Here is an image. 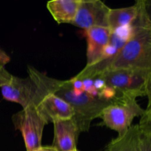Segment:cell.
I'll use <instances>...</instances> for the list:
<instances>
[{
	"label": "cell",
	"mask_w": 151,
	"mask_h": 151,
	"mask_svg": "<svg viewBox=\"0 0 151 151\" xmlns=\"http://www.w3.org/2000/svg\"><path fill=\"white\" fill-rule=\"evenodd\" d=\"M27 73L46 92L55 94L72 106L74 110L72 119L81 133L88 131L91 122L100 117L103 110L113 103L91 97L83 90L74 88L70 80L61 81L50 78L29 65L27 66Z\"/></svg>",
	"instance_id": "6da1fadb"
},
{
	"label": "cell",
	"mask_w": 151,
	"mask_h": 151,
	"mask_svg": "<svg viewBox=\"0 0 151 151\" xmlns=\"http://www.w3.org/2000/svg\"><path fill=\"white\" fill-rule=\"evenodd\" d=\"M132 25V37L118 52L106 70L131 69L151 72V22L145 0H140L139 12Z\"/></svg>",
	"instance_id": "7a4b0ae2"
},
{
	"label": "cell",
	"mask_w": 151,
	"mask_h": 151,
	"mask_svg": "<svg viewBox=\"0 0 151 151\" xmlns=\"http://www.w3.org/2000/svg\"><path fill=\"white\" fill-rule=\"evenodd\" d=\"M144 112L145 109L138 104L136 97L122 95L103 110L100 118L103 125L121 137L131 128L134 118L142 116Z\"/></svg>",
	"instance_id": "3957f363"
},
{
	"label": "cell",
	"mask_w": 151,
	"mask_h": 151,
	"mask_svg": "<svg viewBox=\"0 0 151 151\" xmlns=\"http://www.w3.org/2000/svg\"><path fill=\"white\" fill-rule=\"evenodd\" d=\"M150 75V71L119 69L106 70L96 78H101L106 86L111 87L121 95L137 98L145 96L146 86Z\"/></svg>",
	"instance_id": "277c9868"
},
{
	"label": "cell",
	"mask_w": 151,
	"mask_h": 151,
	"mask_svg": "<svg viewBox=\"0 0 151 151\" xmlns=\"http://www.w3.org/2000/svg\"><path fill=\"white\" fill-rule=\"evenodd\" d=\"M12 121L23 137L27 151L42 146L43 131L49 122L35 106H29L13 114Z\"/></svg>",
	"instance_id": "5b68a950"
},
{
	"label": "cell",
	"mask_w": 151,
	"mask_h": 151,
	"mask_svg": "<svg viewBox=\"0 0 151 151\" xmlns=\"http://www.w3.org/2000/svg\"><path fill=\"white\" fill-rule=\"evenodd\" d=\"M1 91L4 100L19 103L23 109L29 106L36 107L47 94L30 77L21 78L13 75L10 82L1 87Z\"/></svg>",
	"instance_id": "8992f818"
},
{
	"label": "cell",
	"mask_w": 151,
	"mask_h": 151,
	"mask_svg": "<svg viewBox=\"0 0 151 151\" xmlns=\"http://www.w3.org/2000/svg\"><path fill=\"white\" fill-rule=\"evenodd\" d=\"M111 8L100 0H81L78 13L72 25L85 30L94 27L108 26Z\"/></svg>",
	"instance_id": "52a82bcc"
},
{
	"label": "cell",
	"mask_w": 151,
	"mask_h": 151,
	"mask_svg": "<svg viewBox=\"0 0 151 151\" xmlns=\"http://www.w3.org/2000/svg\"><path fill=\"white\" fill-rule=\"evenodd\" d=\"M86 33L87 49L85 67H89L97 63L102 58L109 43L111 30L109 27H94L86 29Z\"/></svg>",
	"instance_id": "ba28073f"
},
{
	"label": "cell",
	"mask_w": 151,
	"mask_h": 151,
	"mask_svg": "<svg viewBox=\"0 0 151 151\" xmlns=\"http://www.w3.org/2000/svg\"><path fill=\"white\" fill-rule=\"evenodd\" d=\"M52 123L54 125V139L52 146L57 151L77 150V142L81 131L73 119L58 120Z\"/></svg>",
	"instance_id": "9c48e42d"
},
{
	"label": "cell",
	"mask_w": 151,
	"mask_h": 151,
	"mask_svg": "<svg viewBox=\"0 0 151 151\" xmlns=\"http://www.w3.org/2000/svg\"><path fill=\"white\" fill-rule=\"evenodd\" d=\"M48 122L73 118L72 106L61 98L52 93H47L36 106Z\"/></svg>",
	"instance_id": "30bf717a"
},
{
	"label": "cell",
	"mask_w": 151,
	"mask_h": 151,
	"mask_svg": "<svg viewBox=\"0 0 151 151\" xmlns=\"http://www.w3.org/2000/svg\"><path fill=\"white\" fill-rule=\"evenodd\" d=\"M81 0H52L47 8L58 24H71L76 17Z\"/></svg>",
	"instance_id": "8fae6325"
},
{
	"label": "cell",
	"mask_w": 151,
	"mask_h": 151,
	"mask_svg": "<svg viewBox=\"0 0 151 151\" xmlns=\"http://www.w3.org/2000/svg\"><path fill=\"white\" fill-rule=\"evenodd\" d=\"M140 9V0L132 6L111 9L108 17V26L111 31L122 27L131 25L137 18Z\"/></svg>",
	"instance_id": "7c38bea8"
},
{
	"label": "cell",
	"mask_w": 151,
	"mask_h": 151,
	"mask_svg": "<svg viewBox=\"0 0 151 151\" xmlns=\"http://www.w3.org/2000/svg\"><path fill=\"white\" fill-rule=\"evenodd\" d=\"M140 136L139 125H131L125 134L114 139L109 143L106 151H141Z\"/></svg>",
	"instance_id": "4fadbf2b"
},
{
	"label": "cell",
	"mask_w": 151,
	"mask_h": 151,
	"mask_svg": "<svg viewBox=\"0 0 151 151\" xmlns=\"http://www.w3.org/2000/svg\"><path fill=\"white\" fill-rule=\"evenodd\" d=\"M145 96L147 97V108L141 116L139 127L141 132L151 135V75L146 86Z\"/></svg>",
	"instance_id": "5bb4252c"
},
{
	"label": "cell",
	"mask_w": 151,
	"mask_h": 151,
	"mask_svg": "<svg viewBox=\"0 0 151 151\" xmlns=\"http://www.w3.org/2000/svg\"><path fill=\"white\" fill-rule=\"evenodd\" d=\"M140 148L141 151H151V135L141 132Z\"/></svg>",
	"instance_id": "9a60e30c"
},
{
	"label": "cell",
	"mask_w": 151,
	"mask_h": 151,
	"mask_svg": "<svg viewBox=\"0 0 151 151\" xmlns=\"http://www.w3.org/2000/svg\"><path fill=\"white\" fill-rule=\"evenodd\" d=\"M13 75L7 71L4 66H0V88L8 83Z\"/></svg>",
	"instance_id": "2e32d148"
},
{
	"label": "cell",
	"mask_w": 151,
	"mask_h": 151,
	"mask_svg": "<svg viewBox=\"0 0 151 151\" xmlns=\"http://www.w3.org/2000/svg\"><path fill=\"white\" fill-rule=\"evenodd\" d=\"M10 61V58L5 52L0 48V66H4Z\"/></svg>",
	"instance_id": "e0dca14e"
},
{
	"label": "cell",
	"mask_w": 151,
	"mask_h": 151,
	"mask_svg": "<svg viewBox=\"0 0 151 151\" xmlns=\"http://www.w3.org/2000/svg\"><path fill=\"white\" fill-rule=\"evenodd\" d=\"M145 4L146 12L151 22V0H145Z\"/></svg>",
	"instance_id": "ac0fdd59"
},
{
	"label": "cell",
	"mask_w": 151,
	"mask_h": 151,
	"mask_svg": "<svg viewBox=\"0 0 151 151\" xmlns=\"http://www.w3.org/2000/svg\"><path fill=\"white\" fill-rule=\"evenodd\" d=\"M32 151H57V150L52 146H41Z\"/></svg>",
	"instance_id": "d6986e66"
},
{
	"label": "cell",
	"mask_w": 151,
	"mask_h": 151,
	"mask_svg": "<svg viewBox=\"0 0 151 151\" xmlns=\"http://www.w3.org/2000/svg\"><path fill=\"white\" fill-rule=\"evenodd\" d=\"M72 151H78V150H72Z\"/></svg>",
	"instance_id": "ffe728a7"
}]
</instances>
